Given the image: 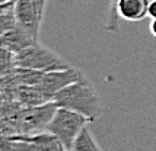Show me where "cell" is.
<instances>
[{
	"mask_svg": "<svg viewBox=\"0 0 156 151\" xmlns=\"http://www.w3.org/2000/svg\"><path fill=\"white\" fill-rule=\"evenodd\" d=\"M5 2H9V0H0V3H5Z\"/></svg>",
	"mask_w": 156,
	"mask_h": 151,
	"instance_id": "15",
	"label": "cell"
},
{
	"mask_svg": "<svg viewBox=\"0 0 156 151\" xmlns=\"http://www.w3.org/2000/svg\"><path fill=\"white\" fill-rule=\"evenodd\" d=\"M89 122L90 121L88 118L79 112L66 108H57L51 122L47 126V132L53 134L66 148V151H72L76 138L88 126Z\"/></svg>",
	"mask_w": 156,
	"mask_h": 151,
	"instance_id": "4",
	"label": "cell"
},
{
	"mask_svg": "<svg viewBox=\"0 0 156 151\" xmlns=\"http://www.w3.org/2000/svg\"><path fill=\"white\" fill-rule=\"evenodd\" d=\"M16 25H18V23H16V18H15L13 9L6 12L5 15H2V16H0V36L3 34H6L7 31H10L12 28H15Z\"/></svg>",
	"mask_w": 156,
	"mask_h": 151,
	"instance_id": "11",
	"label": "cell"
},
{
	"mask_svg": "<svg viewBox=\"0 0 156 151\" xmlns=\"http://www.w3.org/2000/svg\"><path fill=\"white\" fill-rule=\"evenodd\" d=\"M117 3L118 0H109V9H108V19L105 23V29L108 31L109 34L115 35L120 31V15L117 12Z\"/></svg>",
	"mask_w": 156,
	"mask_h": 151,
	"instance_id": "10",
	"label": "cell"
},
{
	"mask_svg": "<svg viewBox=\"0 0 156 151\" xmlns=\"http://www.w3.org/2000/svg\"><path fill=\"white\" fill-rule=\"evenodd\" d=\"M72 151H102V148L99 147L98 141L95 139L92 131L86 126L80 132V135L76 138Z\"/></svg>",
	"mask_w": 156,
	"mask_h": 151,
	"instance_id": "9",
	"label": "cell"
},
{
	"mask_svg": "<svg viewBox=\"0 0 156 151\" xmlns=\"http://www.w3.org/2000/svg\"><path fill=\"white\" fill-rule=\"evenodd\" d=\"M80 76L82 73L79 70H76L75 67H70L66 70L48 71V73H44V77L40 82V84H37V87L48 100H53V97L60 90H63L69 84L75 83L76 80H79Z\"/></svg>",
	"mask_w": 156,
	"mask_h": 151,
	"instance_id": "6",
	"label": "cell"
},
{
	"mask_svg": "<svg viewBox=\"0 0 156 151\" xmlns=\"http://www.w3.org/2000/svg\"><path fill=\"white\" fill-rule=\"evenodd\" d=\"M10 2H13V3H16V2H18V0H10Z\"/></svg>",
	"mask_w": 156,
	"mask_h": 151,
	"instance_id": "16",
	"label": "cell"
},
{
	"mask_svg": "<svg viewBox=\"0 0 156 151\" xmlns=\"http://www.w3.org/2000/svg\"><path fill=\"white\" fill-rule=\"evenodd\" d=\"M82 2H83V3H89L90 0H82Z\"/></svg>",
	"mask_w": 156,
	"mask_h": 151,
	"instance_id": "14",
	"label": "cell"
},
{
	"mask_svg": "<svg viewBox=\"0 0 156 151\" xmlns=\"http://www.w3.org/2000/svg\"><path fill=\"white\" fill-rule=\"evenodd\" d=\"M150 32L153 34V36L156 38V19H153L152 21V23H150Z\"/></svg>",
	"mask_w": 156,
	"mask_h": 151,
	"instance_id": "13",
	"label": "cell"
},
{
	"mask_svg": "<svg viewBox=\"0 0 156 151\" xmlns=\"http://www.w3.org/2000/svg\"><path fill=\"white\" fill-rule=\"evenodd\" d=\"M13 67L15 69H28L38 70V71H55V70H66L72 65L66 62L53 49L47 48L37 41L28 48L19 51L13 55Z\"/></svg>",
	"mask_w": 156,
	"mask_h": 151,
	"instance_id": "3",
	"label": "cell"
},
{
	"mask_svg": "<svg viewBox=\"0 0 156 151\" xmlns=\"http://www.w3.org/2000/svg\"><path fill=\"white\" fill-rule=\"evenodd\" d=\"M34 42H37V39L32 35L28 34L25 29H22L19 25H16L0 36V47L10 51L12 54H18L19 51L28 48Z\"/></svg>",
	"mask_w": 156,
	"mask_h": 151,
	"instance_id": "7",
	"label": "cell"
},
{
	"mask_svg": "<svg viewBox=\"0 0 156 151\" xmlns=\"http://www.w3.org/2000/svg\"><path fill=\"white\" fill-rule=\"evenodd\" d=\"M53 100L58 108L79 112L85 115L90 122H94L99 116L102 110L101 97L98 96L94 86L83 74L79 77V80L60 90L53 97Z\"/></svg>",
	"mask_w": 156,
	"mask_h": 151,
	"instance_id": "1",
	"label": "cell"
},
{
	"mask_svg": "<svg viewBox=\"0 0 156 151\" xmlns=\"http://www.w3.org/2000/svg\"><path fill=\"white\" fill-rule=\"evenodd\" d=\"M47 0H18L13 12L16 23L38 41Z\"/></svg>",
	"mask_w": 156,
	"mask_h": 151,
	"instance_id": "5",
	"label": "cell"
},
{
	"mask_svg": "<svg viewBox=\"0 0 156 151\" xmlns=\"http://www.w3.org/2000/svg\"><path fill=\"white\" fill-rule=\"evenodd\" d=\"M150 0H118L117 12L127 22H140L149 16Z\"/></svg>",
	"mask_w": 156,
	"mask_h": 151,
	"instance_id": "8",
	"label": "cell"
},
{
	"mask_svg": "<svg viewBox=\"0 0 156 151\" xmlns=\"http://www.w3.org/2000/svg\"><path fill=\"white\" fill-rule=\"evenodd\" d=\"M57 108L54 100L35 106H20L18 110L5 116V119L13 126L16 135H35L47 131Z\"/></svg>",
	"mask_w": 156,
	"mask_h": 151,
	"instance_id": "2",
	"label": "cell"
},
{
	"mask_svg": "<svg viewBox=\"0 0 156 151\" xmlns=\"http://www.w3.org/2000/svg\"><path fill=\"white\" fill-rule=\"evenodd\" d=\"M149 16L152 19H156V0H150L149 5Z\"/></svg>",
	"mask_w": 156,
	"mask_h": 151,
	"instance_id": "12",
	"label": "cell"
}]
</instances>
